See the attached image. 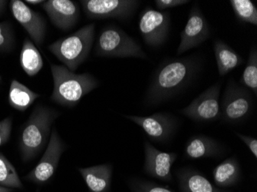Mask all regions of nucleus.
Returning a JSON list of instances; mask_svg holds the SVG:
<instances>
[{
    "instance_id": "a878e982",
    "label": "nucleus",
    "mask_w": 257,
    "mask_h": 192,
    "mask_svg": "<svg viewBox=\"0 0 257 192\" xmlns=\"http://www.w3.org/2000/svg\"><path fill=\"white\" fill-rule=\"evenodd\" d=\"M128 187L131 192H173L166 186L159 185L144 179H131L128 181Z\"/></svg>"
},
{
    "instance_id": "7c9ffc66",
    "label": "nucleus",
    "mask_w": 257,
    "mask_h": 192,
    "mask_svg": "<svg viewBox=\"0 0 257 192\" xmlns=\"http://www.w3.org/2000/svg\"><path fill=\"white\" fill-rule=\"evenodd\" d=\"M7 4H8V1L0 0V16H2V14H4V11H5Z\"/></svg>"
},
{
    "instance_id": "f3484780",
    "label": "nucleus",
    "mask_w": 257,
    "mask_h": 192,
    "mask_svg": "<svg viewBox=\"0 0 257 192\" xmlns=\"http://www.w3.org/2000/svg\"><path fill=\"white\" fill-rule=\"evenodd\" d=\"M224 152V147L214 138L206 135L191 137L186 142L184 153L186 158L200 159L216 158Z\"/></svg>"
},
{
    "instance_id": "9d476101",
    "label": "nucleus",
    "mask_w": 257,
    "mask_h": 192,
    "mask_svg": "<svg viewBox=\"0 0 257 192\" xmlns=\"http://www.w3.org/2000/svg\"><path fill=\"white\" fill-rule=\"evenodd\" d=\"M221 83L214 84L200 94L188 106L180 111L182 114L195 122H213L220 118Z\"/></svg>"
},
{
    "instance_id": "412c9836",
    "label": "nucleus",
    "mask_w": 257,
    "mask_h": 192,
    "mask_svg": "<svg viewBox=\"0 0 257 192\" xmlns=\"http://www.w3.org/2000/svg\"><path fill=\"white\" fill-rule=\"evenodd\" d=\"M39 97L40 94L33 92L19 81L12 80L9 90V103L14 109L24 112Z\"/></svg>"
},
{
    "instance_id": "f257e3e1",
    "label": "nucleus",
    "mask_w": 257,
    "mask_h": 192,
    "mask_svg": "<svg viewBox=\"0 0 257 192\" xmlns=\"http://www.w3.org/2000/svg\"><path fill=\"white\" fill-rule=\"evenodd\" d=\"M197 57L173 59L160 65L150 81L144 102L148 106L160 105L184 90L200 72Z\"/></svg>"
},
{
    "instance_id": "6e6552de",
    "label": "nucleus",
    "mask_w": 257,
    "mask_h": 192,
    "mask_svg": "<svg viewBox=\"0 0 257 192\" xmlns=\"http://www.w3.org/2000/svg\"><path fill=\"white\" fill-rule=\"evenodd\" d=\"M80 4L88 18L92 20L131 19L140 6L136 0H81Z\"/></svg>"
},
{
    "instance_id": "dca6fc26",
    "label": "nucleus",
    "mask_w": 257,
    "mask_h": 192,
    "mask_svg": "<svg viewBox=\"0 0 257 192\" xmlns=\"http://www.w3.org/2000/svg\"><path fill=\"white\" fill-rule=\"evenodd\" d=\"M90 192H110L113 167L111 164H99L88 167H79Z\"/></svg>"
},
{
    "instance_id": "1a4fd4ad",
    "label": "nucleus",
    "mask_w": 257,
    "mask_h": 192,
    "mask_svg": "<svg viewBox=\"0 0 257 192\" xmlns=\"http://www.w3.org/2000/svg\"><path fill=\"white\" fill-rule=\"evenodd\" d=\"M170 17L167 12L147 7L140 17L139 29L144 42L150 47L164 44L170 30Z\"/></svg>"
},
{
    "instance_id": "4468645a",
    "label": "nucleus",
    "mask_w": 257,
    "mask_h": 192,
    "mask_svg": "<svg viewBox=\"0 0 257 192\" xmlns=\"http://www.w3.org/2000/svg\"><path fill=\"white\" fill-rule=\"evenodd\" d=\"M145 162L144 170L148 175L162 181H173L172 167L177 160V154L164 152L157 149L148 141L144 143Z\"/></svg>"
},
{
    "instance_id": "bb28decb",
    "label": "nucleus",
    "mask_w": 257,
    "mask_h": 192,
    "mask_svg": "<svg viewBox=\"0 0 257 192\" xmlns=\"http://www.w3.org/2000/svg\"><path fill=\"white\" fill-rule=\"evenodd\" d=\"M15 43L14 30L9 22L0 23V52L9 53Z\"/></svg>"
},
{
    "instance_id": "473e14b6",
    "label": "nucleus",
    "mask_w": 257,
    "mask_h": 192,
    "mask_svg": "<svg viewBox=\"0 0 257 192\" xmlns=\"http://www.w3.org/2000/svg\"><path fill=\"white\" fill-rule=\"evenodd\" d=\"M15 190V189L10 188V187L0 185V192H14Z\"/></svg>"
},
{
    "instance_id": "2f4dec72",
    "label": "nucleus",
    "mask_w": 257,
    "mask_h": 192,
    "mask_svg": "<svg viewBox=\"0 0 257 192\" xmlns=\"http://www.w3.org/2000/svg\"><path fill=\"white\" fill-rule=\"evenodd\" d=\"M45 1H43V0H26L25 4H30V5H40V4H43V3H44Z\"/></svg>"
},
{
    "instance_id": "c756f323",
    "label": "nucleus",
    "mask_w": 257,
    "mask_h": 192,
    "mask_svg": "<svg viewBox=\"0 0 257 192\" xmlns=\"http://www.w3.org/2000/svg\"><path fill=\"white\" fill-rule=\"evenodd\" d=\"M239 139L243 141L244 144L250 150L251 153L253 154L255 158H257V140L255 137L249 136V135H242V134L236 132Z\"/></svg>"
},
{
    "instance_id": "b1692460",
    "label": "nucleus",
    "mask_w": 257,
    "mask_h": 192,
    "mask_svg": "<svg viewBox=\"0 0 257 192\" xmlns=\"http://www.w3.org/2000/svg\"><path fill=\"white\" fill-rule=\"evenodd\" d=\"M231 7L239 21L257 25V9L250 0H230Z\"/></svg>"
},
{
    "instance_id": "393cba45",
    "label": "nucleus",
    "mask_w": 257,
    "mask_h": 192,
    "mask_svg": "<svg viewBox=\"0 0 257 192\" xmlns=\"http://www.w3.org/2000/svg\"><path fill=\"white\" fill-rule=\"evenodd\" d=\"M240 83L257 95V49L255 45L251 47L246 67L244 69Z\"/></svg>"
},
{
    "instance_id": "2eb2a0df",
    "label": "nucleus",
    "mask_w": 257,
    "mask_h": 192,
    "mask_svg": "<svg viewBox=\"0 0 257 192\" xmlns=\"http://www.w3.org/2000/svg\"><path fill=\"white\" fill-rule=\"evenodd\" d=\"M41 7L53 25L63 31L71 30L79 20V7L71 0H48Z\"/></svg>"
},
{
    "instance_id": "cd10ccee",
    "label": "nucleus",
    "mask_w": 257,
    "mask_h": 192,
    "mask_svg": "<svg viewBox=\"0 0 257 192\" xmlns=\"http://www.w3.org/2000/svg\"><path fill=\"white\" fill-rule=\"evenodd\" d=\"M13 117L9 116L0 121V147L8 142L13 129Z\"/></svg>"
},
{
    "instance_id": "4be33fe9",
    "label": "nucleus",
    "mask_w": 257,
    "mask_h": 192,
    "mask_svg": "<svg viewBox=\"0 0 257 192\" xmlns=\"http://www.w3.org/2000/svg\"><path fill=\"white\" fill-rule=\"evenodd\" d=\"M20 62L22 69L30 77L38 74L43 69V58L30 39L26 38L23 41Z\"/></svg>"
},
{
    "instance_id": "a211bd4d",
    "label": "nucleus",
    "mask_w": 257,
    "mask_h": 192,
    "mask_svg": "<svg viewBox=\"0 0 257 192\" xmlns=\"http://www.w3.org/2000/svg\"><path fill=\"white\" fill-rule=\"evenodd\" d=\"M176 175L181 192H229L213 185L203 174L192 167L177 170Z\"/></svg>"
},
{
    "instance_id": "6ab92c4d",
    "label": "nucleus",
    "mask_w": 257,
    "mask_h": 192,
    "mask_svg": "<svg viewBox=\"0 0 257 192\" xmlns=\"http://www.w3.org/2000/svg\"><path fill=\"white\" fill-rule=\"evenodd\" d=\"M213 50L220 76H226L231 71L244 63L243 59L240 55L232 50L229 45L221 40H215Z\"/></svg>"
},
{
    "instance_id": "c85d7f7f",
    "label": "nucleus",
    "mask_w": 257,
    "mask_h": 192,
    "mask_svg": "<svg viewBox=\"0 0 257 192\" xmlns=\"http://www.w3.org/2000/svg\"><path fill=\"white\" fill-rule=\"evenodd\" d=\"M154 3L156 7L158 9V11L162 12L163 10L185 5L190 3V1L188 0H156Z\"/></svg>"
},
{
    "instance_id": "ddd939ff",
    "label": "nucleus",
    "mask_w": 257,
    "mask_h": 192,
    "mask_svg": "<svg viewBox=\"0 0 257 192\" xmlns=\"http://www.w3.org/2000/svg\"><path fill=\"white\" fill-rule=\"evenodd\" d=\"M10 7L14 18L27 31L33 43L39 47L41 46L46 33V22L41 14L20 0H12Z\"/></svg>"
},
{
    "instance_id": "7ed1b4c3",
    "label": "nucleus",
    "mask_w": 257,
    "mask_h": 192,
    "mask_svg": "<svg viewBox=\"0 0 257 192\" xmlns=\"http://www.w3.org/2000/svg\"><path fill=\"white\" fill-rule=\"evenodd\" d=\"M53 93L50 100L66 108H74L89 92L99 86V82L89 73L76 74L64 66L51 64Z\"/></svg>"
},
{
    "instance_id": "5701e85b",
    "label": "nucleus",
    "mask_w": 257,
    "mask_h": 192,
    "mask_svg": "<svg viewBox=\"0 0 257 192\" xmlns=\"http://www.w3.org/2000/svg\"><path fill=\"white\" fill-rule=\"evenodd\" d=\"M0 185L13 189H23V184L16 167L0 151Z\"/></svg>"
},
{
    "instance_id": "f8f14e48",
    "label": "nucleus",
    "mask_w": 257,
    "mask_h": 192,
    "mask_svg": "<svg viewBox=\"0 0 257 192\" xmlns=\"http://www.w3.org/2000/svg\"><path fill=\"white\" fill-rule=\"evenodd\" d=\"M210 37V28L197 4L193 6L189 14L188 21L180 34V43L177 54L203 44Z\"/></svg>"
},
{
    "instance_id": "39448f33",
    "label": "nucleus",
    "mask_w": 257,
    "mask_h": 192,
    "mask_svg": "<svg viewBox=\"0 0 257 192\" xmlns=\"http://www.w3.org/2000/svg\"><path fill=\"white\" fill-rule=\"evenodd\" d=\"M95 53L100 57L147 59L142 47L122 29L113 25L103 27L99 33Z\"/></svg>"
},
{
    "instance_id": "423d86ee",
    "label": "nucleus",
    "mask_w": 257,
    "mask_h": 192,
    "mask_svg": "<svg viewBox=\"0 0 257 192\" xmlns=\"http://www.w3.org/2000/svg\"><path fill=\"white\" fill-rule=\"evenodd\" d=\"M252 109L253 99L250 92L231 78L223 94L219 119L226 123H239L248 118Z\"/></svg>"
},
{
    "instance_id": "aec40b11",
    "label": "nucleus",
    "mask_w": 257,
    "mask_h": 192,
    "mask_svg": "<svg viewBox=\"0 0 257 192\" xmlns=\"http://www.w3.org/2000/svg\"><path fill=\"white\" fill-rule=\"evenodd\" d=\"M215 184L219 187L236 185L241 177V167L235 157H230L218 164L213 171Z\"/></svg>"
},
{
    "instance_id": "0eeeda50",
    "label": "nucleus",
    "mask_w": 257,
    "mask_h": 192,
    "mask_svg": "<svg viewBox=\"0 0 257 192\" xmlns=\"http://www.w3.org/2000/svg\"><path fill=\"white\" fill-rule=\"evenodd\" d=\"M66 148V144L60 138L57 130L53 128L43 157L24 178L34 184H43L48 182L54 175Z\"/></svg>"
},
{
    "instance_id": "9b49d317",
    "label": "nucleus",
    "mask_w": 257,
    "mask_h": 192,
    "mask_svg": "<svg viewBox=\"0 0 257 192\" xmlns=\"http://www.w3.org/2000/svg\"><path fill=\"white\" fill-rule=\"evenodd\" d=\"M125 118L141 127L152 140L159 142H167L178 128L177 118L167 112H157L149 116L125 115Z\"/></svg>"
},
{
    "instance_id": "72a5a7b5",
    "label": "nucleus",
    "mask_w": 257,
    "mask_h": 192,
    "mask_svg": "<svg viewBox=\"0 0 257 192\" xmlns=\"http://www.w3.org/2000/svg\"><path fill=\"white\" fill-rule=\"evenodd\" d=\"M3 80H2V77H1V75H0V83H2Z\"/></svg>"
},
{
    "instance_id": "f03ea898",
    "label": "nucleus",
    "mask_w": 257,
    "mask_h": 192,
    "mask_svg": "<svg viewBox=\"0 0 257 192\" xmlns=\"http://www.w3.org/2000/svg\"><path fill=\"white\" fill-rule=\"evenodd\" d=\"M60 112L50 107L39 104L22 129L19 148L23 162L36 158L48 144L51 127Z\"/></svg>"
},
{
    "instance_id": "20e7f679",
    "label": "nucleus",
    "mask_w": 257,
    "mask_h": 192,
    "mask_svg": "<svg viewBox=\"0 0 257 192\" xmlns=\"http://www.w3.org/2000/svg\"><path fill=\"white\" fill-rule=\"evenodd\" d=\"M96 24L90 23L64 38L49 45L48 50L65 67L75 73L84 63L92 50Z\"/></svg>"
}]
</instances>
